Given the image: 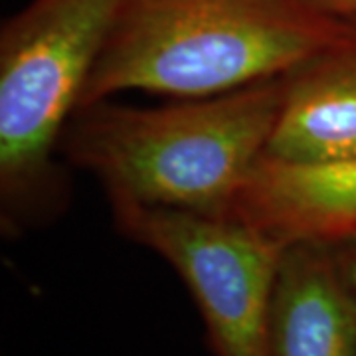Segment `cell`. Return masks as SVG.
<instances>
[{
	"instance_id": "cell-1",
	"label": "cell",
	"mask_w": 356,
	"mask_h": 356,
	"mask_svg": "<svg viewBox=\"0 0 356 356\" xmlns=\"http://www.w3.org/2000/svg\"><path fill=\"white\" fill-rule=\"evenodd\" d=\"M283 91L280 76L159 107L103 99L77 109L60 151L99 180L111 206L232 216L266 153Z\"/></svg>"
},
{
	"instance_id": "cell-5",
	"label": "cell",
	"mask_w": 356,
	"mask_h": 356,
	"mask_svg": "<svg viewBox=\"0 0 356 356\" xmlns=\"http://www.w3.org/2000/svg\"><path fill=\"white\" fill-rule=\"evenodd\" d=\"M264 159L293 166L356 161V38L285 74L280 115Z\"/></svg>"
},
{
	"instance_id": "cell-9",
	"label": "cell",
	"mask_w": 356,
	"mask_h": 356,
	"mask_svg": "<svg viewBox=\"0 0 356 356\" xmlns=\"http://www.w3.org/2000/svg\"><path fill=\"white\" fill-rule=\"evenodd\" d=\"M305 2L318 8L321 13L331 14L343 20L356 16V0H305Z\"/></svg>"
},
{
	"instance_id": "cell-10",
	"label": "cell",
	"mask_w": 356,
	"mask_h": 356,
	"mask_svg": "<svg viewBox=\"0 0 356 356\" xmlns=\"http://www.w3.org/2000/svg\"><path fill=\"white\" fill-rule=\"evenodd\" d=\"M348 24L353 28V32H355V38H356V16L355 18H348Z\"/></svg>"
},
{
	"instance_id": "cell-8",
	"label": "cell",
	"mask_w": 356,
	"mask_h": 356,
	"mask_svg": "<svg viewBox=\"0 0 356 356\" xmlns=\"http://www.w3.org/2000/svg\"><path fill=\"white\" fill-rule=\"evenodd\" d=\"M331 248L334 259L343 271L344 280L348 281L350 287L356 291V238L334 243Z\"/></svg>"
},
{
	"instance_id": "cell-4",
	"label": "cell",
	"mask_w": 356,
	"mask_h": 356,
	"mask_svg": "<svg viewBox=\"0 0 356 356\" xmlns=\"http://www.w3.org/2000/svg\"><path fill=\"white\" fill-rule=\"evenodd\" d=\"M117 228L161 255L191 291L214 356H269L267 325L283 243L234 216L113 204Z\"/></svg>"
},
{
	"instance_id": "cell-7",
	"label": "cell",
	"mask_w": 356,
	"mask_h": 356,
	"mask_svg": "<svg viewBox=\"0 0 356 356\" xmlns=\"http://www.w3.org/2000/svg\"><path fill=\"white\" fill-rule=\"evenodd\" d=\"M232 216L275 242L334 243L356 238V161L293 166L264 159L234 204Z\"/></svg>"
},
{
	"instance_id": "cell-6",
	"label": "cell",
	"mask_w": 356,
	"mask_h": 356,
	"mask_svg": "<svg viewBox=\"0 0 356 356\" xmlns=\"http://www.w3.org/2000/svg\"><path fill=\"white\" fill-rule=\"evenodd\" d=\"M269 356H356V291L331 245L287 243L273 283Z\"/></svg>"
},
{
	"instance_id": "cell-3",
	"label": "cell",
	"mask_w": 356,
	"mask_h": 356,
	"mask_svg": "<svg viewBox=\"0 0 356 356\" xmlns=\"http://www.w3.org/2000/svg\"><path fill=\"white\" fill-rule=\"evenodd\" d=\"M125 0H30L0 30V216L6 234L56 208V149Z\"/></svg>"
},
{
	"instance_id": "cell-2",
	"label": "cell",
	"mask_w": 356,
	"mask_h": 356,
	"mask_svg": "<svg viewBox=\"0 0 356 356\" xmlns=\"http://www.w3.org/2000/svg\"><path fill=\"white\" fill-rule=\"evenodd\" d=\"M353 36L305 0H125L79 103L125 91L172 99L285 76Z\"/></svg>"
}]
</instances>
